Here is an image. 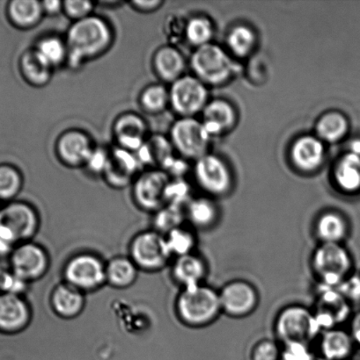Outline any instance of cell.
Listing matches in <instances>:
<instances>
[{
	"mask_svg": "<svg viewBox=\"0 0 360 360\" xmlns=\"http://www.w3.org/2000/svg\"><path fill=\"white\" fill-rule=\"evenodd\" d=\"M112 39L111 27L100 17L90 15L75 21L66 40L69 65L77 69L87 60L101 55L111 45Z\"/></svg>",
	"mask_w": 360,
	"mask_h": 360,
	"instance_id": "cell-1",
	"label": "cell"
},
{
	"mask_svg": "<svg viewBox=\"0 0 360 360\" xmlns=\"http://www.w3.org/2000/svg\"><path fill=\"white\" fill-rule=\"evenodd\" d=\"M175 313L185 326H210L222 313L218 290L206 284L182 288L176 298Z\"/></svg>",
	"mask_w": 360,
	"mask_h": 360,
	"instance_id": "cell-2",
	"label": "cell"
},
{
	"mask_svg": "<svg viewBox=\"0 0 360 360\" xmlns=\"http://www.w3.org/2000/svg\"><path fill=\"white\" fill-rule=\"evenodd\" d=\"M311 266L318 285L337 288L354 269V260L344 243H320L314 252Z\"/></svg>",
	"mask_w": 360,
	"mask_h": 360,
	"instance_id": "cell-3",
	"label": "cell"
},
{
	"mask_svg": "<svg viewBox=\"0 0 360 360\" xmlns=\"http://www.w3.org/2000/svg\"><path fill=\"white\" fill-rule=\"evenodd\" d=\"M274 333L280 345L294 342L312 344L322 331L312 309L299 304H292L278 312L275 319Z\"/></svg>",
	"mask_w": 360,
	"mask_h": 360,
	"instance_id": "cell-4",
	"label": "cell"
},
{
	"mask_svg": "<svg viewBox=\"0 0 360 360\" xmlns=\"http://www.w3.org/2000/svg\"><path fill=\"white\" fill-rule=\"evenodd\" d=\"M40 227V217L30 204L13 200L0 208V238L16 246L32 241Z\"/></svg>",
	"mask_w": 360,
	"mask_h": 360,
	"instance_id": "cell-5",
	"label": "cell"
},
{
	"mask_svg": "<svg viewBox=\"0 0 360 360\" xmlns=\"http://www.w3.org/2000/svg\"><path fill=\"white\" fill-rule=\"evenodd\" d=\"M63 281L85 294L107 284L106 262L97 254L80 252L67 261L63 270Z\"/></svg>",
	"mask_w": 360,
	"mask_h": 360,
	"instance_id": "cell-6",
	"label": "cell"
},
{
	"mask_svg": "<svg viewBox=\"0 0 360 360\" xmlns=\"http://www.w3.org/2000/svg\"><path fill=\"white\" fill-rule=\"evenodd\" d=\"M129 257L139 271L148 273L163 270L173 259L164 235L154 229L134 236L129 246Z\"/></svg>",
	"mask_w": 360,
	"mask_h": 360,
	"instance_id": "cell-7",
	"label": "cell"
},
{
	"mask_svg": "<svg viewBox=\"0 0 360 360\" xmlns=\"http://www.w3.org/2000/svg\"><path fill=\"white\" fill-rule=\"evenodd\" d=\"M190 65L197 79L213 86L225 83L235 70V65L227 53L211 44L197 48Z\"/></svg>",
	"mask_w": 360,
	"mask_h": 360,
	"instance_id": "cell-8",
	"label": "cell"
},
{
	"mask_svg": "<svg viewBox=\"0 0 360 360\" xmlns=\"http://www.w3.org/2000/svg\"><path fill=\"white\" fill-rule=\"evenodd\" d=\"M10 269L28 284L44 278L48 273L51 259L44 247L33 241L14 247L9 257Z\"/></svg>",
	"mask_w": 360,
	"mask_h": 360,
	"instance_id": "cell-9",
	"label": "cell"
},
{
	"mask_svg": "<svg viewBox=\"0 0 360 360\" xmlns=\"http://www.w3.org/2000/svg\"><path fill=\"white\" fill-rule=\"evenodd\" d=\"M351 303L336 288L318 285L312 309L321 331L340 327L352 316Z\"/></svg>",
	"mask_w": 360,
	"mask_h": 360,
	"instance_id": "cell-10",
	"label": "cell"
},
{
	"mask_svg": "<svg viewBox=\"0 0 360 360\" xmlns=\"http://www.w3.org/2000/svg\"><path fill=\"white\" fill-rule=\"evenodd\" d=\"M169 104L182 118L192 117L203 111L207 105L206 86L196 77L183 76L172 83Z\"/></svg>",
	"mask_w": 360,
	"mask_h": 360,
	"instance_id": "cell-11",
	"label": "cell"
},
{
	"mask_svg": "<svg viewBox=\"0 0 360 360\" xmlns=\"http://www.w3.org/2000/svg\"><path fill=\"white\" fill-rule=\"evenodd\" d=\"M171 143L183 157L199 160L206 155L211 136L202 122L192 117L182 118L172 126Z\"/></svg>",
	"mask_w": 360,
	"mask_h": 360,
	"instance_id": "cell-12",
	"label": "cell"
},
{
	"mask_svg": "<svg viewBox=\"0 0 360 360\" xmlns=\"http://www.w3.org/2000/svg\"><path fill=\"white\" fill-rule=\"evenodd\" d=\"M222 313L232 319L252 315L259 303L255 285L244 280H234L218 290Z\"/></svg>",
	"mask_w": 360,
	"mask_h": 360,
	"instance_id": "cell-13",
	"label": "cell"
},
{
	"mask_svg": "<svg viewBox=\"0 0 360 360\" xmlns=\"http://www.w3.org/2000/svg\"><path fill=\"white\" fill-rule=\"evenodd\" d=\"M169 175L163 170L144 172L134 183L132 196L141 210L155 213L166 205L165 193Z\"/></svg>",
	"mask_w": 360,
	"mask_h": 360,
	"instance_id": "cell-14",
	"label": "cell"
},
{
	"mask_svg": "<svg viewBox=\"0 0 360 360\" xmlns=\"http://www.w3.org/2000/svg\"><path fill=\"white\" fill-rule=\"evenodd\" d=\"M195 177L201 188L211 195H224L232 186L231 174L227 165L213 155L206 154L197 160Z\"/></svg>",
	"mask_w": 360,
	"mask_h": 360,
	"instance_id": "cell-15",
	"label": "cell"
},
{
	"mask_svg": "<svg viewBox=\"0 0 360 360\" xmlns=\"http://www.w3.org/2000/svg\"><path fill=\"white\" fill-rule=\"evenodd\" d=\"M31 320L32 309L24 295L0 294V333H23Z\"/></svg>",
	"mask_w": 360,
	"mask_h": 360,
	"instance_id": "cell-16",
	"label": "cell"
},
{
	"mask_svg": "<svg viewBox=\"0 0 360 360\" xmlns=\"http://www.w3.org/2000/svg\"><path fill=\"white\" fill-rule=\"evenodd\" d=\"M93 150L89 136L77 130L63 133L56 142L58 158L69 167L86 165Z\"/></svg>",
	"mask_w": 360,
	"mask_h": 360,
	"instance_id": "cell-17",
	"label": "cell"
},
{
	"mask_svg": "<svg viewBox=\"0 0 360 360\" xmlns=\"http://www.w3.org/2000/svg\"><path fill=\"white\" fill-rule=\"evenodd\" d=\"M140 163L130 151L118 148L109 154L107 168L104 172L109 185L116 188H123L132 181L139 171Z\"/></svg>",
	"mask_w": 360,
	"mask_h": 360,
	"instance_id": "cell-18",
	"label": "cell"
},
{
	"mask_svg": "<svg viewBox=\"0 0 360 360\" xmlns=\"http://www.w3.org/2000/svg\"><path fill=\"white\" fill-rule=\"evenodd\" d=\"M51 306L60 319H76L86 306V294L63 281L56 285L51 292Z\"/></svg>",
	"mask_w": 360,
	"mask_h": 360,
	"instance_id": "cell-19",
	"label": "cell"
},
{
	"mask_svg": "<svg viewBox=\"0 0 360 360\" xmlns=\"http://www.w3.org/2000/svg\"><path fill=\"white\" fill-rule=\"evenodd\" d=\"M314 232L320 243H344L350 233V224L340 212L326 210L316 219Z\"/></svg>",
	"mask_w": 360,
	"mask_h": 360,
	"instance_id": "cell-20",
	"label": "cell"
},
{
	"mask_svg": "<svg viewBox=\"0 0 360 360\" xmlns=\"http://www.w3.org/2000/svg\"><path fill=\"white\" fill-rule=\"evenodd\" d=\"M319 354L325 360L350 359L355 344L349 331L340 327L321 333L318 338Z\"/></svg>",
	"mask_w": 360,
	"mask_h": 360,
	"instance_id": "cell-21",
	"label": "cell"
},
{
	"mask_svg": "<svg viewBox=\"0 0 360 360\" xmlns=\"http://www.w3.org/2000/svg\"><path fill=\"white\" fill-rule=\"evenodd\" d=\"M147 126L139 115L126 114L116 120L114 133L120 148L133 153L146 143Z\"/></svg>",
	"mask_w": 360,
	"mask_h": 360,
	"instance_id": "cell-22",
	"label": "cell"
},
{
	"mask_svg": "<svg viewBox=\"0 0 360 360\" xmlns=\"http://www.w3.org/2000/svg\"><path fill=\"white\" fill-rule=\"evenodd\" d=\"M207 271L206 260L195 252L176 257L171 269L173 278L182 288L203 284Z\"/></svg>",
	"mask_w": 360,
	"mask_h": 360,
	"instance_id": "cell-23",
	"label": "cell"
},
{
	"mask_svg": "<svg viewBox=\"0 0 360 360\" xmlns=\"http://www.w3.org/2000/svg\"><path fill=\"white\" fill-rule=\"evenodd\" d=\"M291 154L292 161L299 170L315 171L323 163V144L315 136H302L292 146Z\"/></svg>",
	"mask_w": 360,
	"mask_h": 360,
	"instance_id": "cell-24",
	"label": "cell"
},
{
	"mask_svg": "<svg viewBox=\"0 0 360 360\" xmlns=\"http://www.w3.org/2000/svg\"><path fill=\"white\" fill-rule=\"evenodd\" d=\"M203 125L211 137L232 129L236 120L234 108L222 100L208 103L203 110Z\"/></svg>",
	"mask_w": 360,
	"mask_h": 360,
	"instance_id": "cell-25",
	"label": "cell"
},
{
	"mask_svg": "<svg viewBox=\"0 0 360 360\" xmlns=\"http://www.w3.org/2000/svg\"><path fill=\"white\" fill-rule=\"evenodd\" d=\"M153 65L157 75L165 82L171 84L182 77L185 69V58L172 46L159 49L154 56Z\"/></svg>",
	"mask_w": 360,
	"mask_h": 360,
	"instance_id": "cell-26",
	"label": "cell"
},
{
	"mask_svg": "<svg viewBox=\"0 0 360 360\" xmlns=\"http://www.w3.org/2000/svg\"><path fill=\"white\" fill-rule=\"evenodd\" d=\"M7 19L14 27L27 30L35 26L44 15L42 2L37 0H12L7 3Z\"/></svg>",
	"mask_w": 360,
	"mask_h": 360,
	"instance_id": "cell-27",
	"label": "cell"
},
{
	"mask_svg": "<svg viewBox=\"0 0 360 360\" xmlns=\"http://www.w3.org/2000/svg\"><path fill=\"white\" fill-rule=\"evenodd\" d=\"M139 268L130 257L118 256L106 262V282L116 289H125L135 283Z\"/></svg>",
	"mask_w": 360,
	"mask_h": 360,
	"instance_id": "cell-28",
	"label": "cell"
},
{
	"mask_svg": "<svg viewBox=\"0 0 360 360\" xmlns=\"http://www.w3.org/2000/svg\"><path fill=\"white\" fill-rule=\"evenodd\" d=\"M334 179L342 192H360V157L349 153L340 158L334 171Z\"/></svg>",
	"mask_w": 360,
	"mask_h": 360,
	"instance_id": "cell-29",
	"label": "cell"
},
{
	"mask_svg": "<svg viewBox=\"0 0 360 360\" xmlns=\"http://www.w3.org/2000/svg\"><path fill=\"white\" fill-rule=\"evenodd\" d=\"M21 75L35 86H45L51 77L52 68L38 55L35 49H27L20 58Z\"/></svg>",
	"mask_w": 360,
	"mask_h": 360,
	"instance_id": "cell-30",
	"label": "cell"
},
{
	"mask_svg": "<svg viewBox=\"0 0 360 360\" xmlns=\"http://www.w3.org/2000/svg\"><path fill=\"white\" fill-rule=\"evenodd\" d=\"M186 220L190 225L199 229L213 227L218 221L220 211L217 205L208 198L190 200L185 207Z\"/></svg>",
	"mask_w": 360,
	"mask_h": 360,
	"instance_id": "cell-31",
	"label": "cell"
},
{
	"mask_svg": "<svg viewBox=\"0 0 360 360\" xmlns=\"http://www.w3.org/2000/svg\"><path fill=\"white\" fill-rule=\"evenodd\" d=\"M349 129L347 119L340 112H329L319 119L316 132L321 139L335 143L347 136Z\"/></svg>",
	"mask_w": 360,
	"mask_h": 360,
	"instance_id": "cell-32",
	"label": "cell"
},
{
	"mask_svg": "<svg viewBox=\"0 0 360 360\" xmlns=\"http://www.w3.org/2000/svg\"><path fill=\"white\" fill-rule=\"evenodd\" d=\"M23 186V175L16 167L9 164H0V202L15 200Z\"/></svg>",
	"mask_w": 360,
	"mask_h": 360,
	"instance_id": "cell-33",
	"label": "cell"
},
{
	"mask_svg": "<svg viewBox=\"0 0 360 360\" xmlns=\"http://www.w3.org/2000/svg\"><path fill=\"white\" fill-rule=\"evenodd\" d=\"M164 236L172 257L176 259V257L194 252L197 243L196 236L185 226L173 229Z\"/></svg>",
	"mask_w": 360,
	"mask_h": 360,
	"instance_id": "cell-34",
	"label": "cell"
},
{
	"mask_svg": "<svg viewBox=\"0 0 360 360\" xmlns=\"http://www.w3.org/2000/svg\"><path fill=\"white\" fill-rule=\"evenodd\" d=\"M185 220V208L167 204L155 212L154 229L162 235H166L173 229L181 227Z\"/></svg>",
	"mask_w": 360,
	"mask_h": 360,
	"instance_id": "cell-35",
	"label": "cell"
},
{
	"mask_svg": "<svg viewBox=\"0 0 360 360\" xmlns=\"http://www.w3.org/2000/svg\"><path fill=\"white\" fill-rule=\"evenodd\" d=\"M35 49L51 68L61 65L68 56L66 41L56 37L42 39Z\"/></svg>",
	"mask_w": 360,
	"mask_h": 360,
	"instance_id": "cell-36",
	"label": "cell"
},
{
	"mask_svg": "<svg viewBox=\"0 0 360 360\" xmlns=\"http://www.w3.org/2000/svg\"><path fill=\"white\" fill-rule=\"evenodd\" d=\"M141 107L149 114H159L169 104V91L161 84H153L146 88L140 95Z\"/></svg>",
	"mask_w": 360,
	"mask_h": 360,
	"instance_id": "cell-37",
	"label": "cell"
},
{
	"mask_svg": "<svg viewBox=\"0 0 360 360\" xmlns=\"http://www.w3.org/2000/svg\"><path fill=\"white\" fill-rule=\"evenodd\" d=\"M228 44L235 55L244 58L255 47L256 35L248 27H236L229 34Z\"/></svg>",
	"mask_w": 360,
	"mask_h": 360,
	"instance_id": "cell-38",
	"label": "cell"
},
{
	"mask_svg": "<svg viewBox=\"0 0 360 360\" xmlns=\"http://www.w3.org/2000/svg\"><path fill=\"white\" fill-rule=\"evenodd\" d=\"M213 34L210 20L206 18L196 17L190 20L185 27V37L190 44L197 48L209 44Z\"/></svg>",
	"mask_w": 360,
	"mask_h": 360,
	"instance_id": "cell-39",
	"label": "cell"
},
{
	"mask_svg": "<svg viewBox=\"0 0 360 360\" xmlns=\"http://www.w3.org/2000/svg\"><path fill=\"white\" fill-rule=\"evenodd\" d=\"M190 190L185 181L181 179H176L169 181L166 189V205H174V206L185 208L190 202Z\"/></svg>",
	"mask_w": 360,
	"mask_h": 360,
	"instance_id": "cell-40",
	"label": "cell"
},
{
	"mask_svg": "<svg viewBox=\"0 0 360 360\" xmlns=\"http://www.w3.org/2000/svg\"><path fill=\"white\" fill-rule=\"evenodd\" d=\"M28 285L27 282L13 274L10 268L0 267V294L24 295Z\"/></svg>",
	"mask_w": 360,
	"mask_h": 360,
	"instance_id": "cell-41",
	"label": "cell"
},
{
	"mask_svg": "<svg viewBox=\"0 0 360 360\" xmlns=\"http://www.w3.org/2000/svg\"><path fill=\"white\" fill-rule=\"evenodd\" d=\"M282 347L280 342L263 338L252 347V360H280Z\"/></svg>",
	"mask_w": 360,
	"mask_h": 360,
	"instance_id": "cell-42",
	"label": "cell"
},
{
	"mask_svg": "<svg viewBox=\"0 0 360 360\" xmlns=\"http://www.w3.org/2000/svg\"><path fill=\"white\" fill-rule=\"evenodd\" d=\"M280 360H317L316 352L312 347V344L288 343L281 345Z\"/></svg>",
	"mask_w": 360,
	"mask_h": 360,
	"instance_id": "cell-43",
	"label": "cell"
},
{
	"mask_svg": "<svg viewBox=\"0 0 360 360\" xmlns=\"http://www.w3.org/2000/svg\"><path fill=\"white\" fill-rule=\"evenodd\" d=\"M94 9V4L90 1H82V0H68L63 2V11L66 15L77 21L85 19L91 15Z\"/></svg>",
	"mask_w": 360,
	"mask_h": 360,
	"instance_id": "cell-44",
	"label": "cell"
},
{
	"mask_svg": "<svg viewBox=\"0 0 360 360\" xmlns=\"http://www.w3.org/2000/svg\"><path fill=\"white\" fill-rule=\"evenodd\" d=\"M349 302H360V276L352 274L337 288Z\"/></svg>",
	"mask_w": 360,
	"mask_h": 360,
	"instance_id": "cell-45",
	"label": "cell"
},
{
	"mask_svg": "<svg viewBox=\"0 0 360 360\" xmlns=\"http://www.w3.org/2000/svg\"><path fill=\"white\" fill-rule=\"evenodd\" d=\"M109 154L102 149H94L87 162V167L94 174H104L108 167Z\"/></svg>",
	"mask_w": 360,
	"mask_h": 360,
	"instance_id": "cell-46",
	"label": "cell"
},
{
	"mask_svg": "<svg viewBox=\"0 0 360 360\" xmlns=\"http://www.w3.org/2000/svg\"><path fill=\"white\" fill-rule=\"evenodd\" d=\"M160 0H150V1H134L132 2L134 8L141 11V12H151L156 10L162 5Z\"/></svg>",
	"mask_w": 360,
	"mask_h": 360,
	"instance_id": "cell-47",
	"label": "cell"
},
{
	"mask_svg": "<svg viewBox=\"0 0 360 360\" xmlns=\"http://www.w3.org/2000/svg\"><path fill=\"white\" fill-rule=\"evenodd\" d=\"M355 345L360 347V311L352 316L351 329L349 330Z\"/></svg>",
	"mask_w": 360,
	"mask_h": 360,
	"instance_id": "cell-48",
	"label": "cell"
},
{
	"mask_svg": "<svg viewBox=\"0 0 360 360\" xmlns=\"http://www.w3.org/2000/svg\"><path fill=\"white\" fill-rule=\"evenodd\" d=\"M42 9L44 12L49 14V15H56L63 11V2L58 0H52V1L42 2Z\"/></svg>",
	"mask_w": 360,
	"mask_h": 360,
	"instance_id": "cell-49",
	"label": "cell"
},
{
	"mask_svg": "<svg viewBox=\"0 0 360 360\" xmlns=\"http://www.w3.org/2000/svg\"><path fill=\"white\" fill-rule=\"evenodd\" d=\"M14 245H11L10 243L5 241V240L0 238V257H10L12 253Z\"/></svg>",
	"mask_w": 360,
	"mask_h": 360,
	"instance_id": "cell-50",
	"label": "cell"
},
{
	"mask_svg": "<svg viewBox=\"0 0 360 360\" xmlns=\"http://www.w3.org/2000/svg\"><path fill=\"white\" fill-rule=\"evenodd\" d=\"M350 153L360 157V139H355L352 141L350 144Z\"/></svg>",
	"mask_w": 360,
	"mask_h": 360,
	"instance_id": "cell-51",
	"label": "cell"
},
{
	"mask_svg": "<svg viewBox=\"0 0 360 360\" xmlns=\"http://www.w3.org/2000/svg\"><path fill=\"white\" fill-rule=\"evenodd\" d=\"M347 360H350V359H347Z\"/></svg>",
	"mask_w": 360,
	"mask_h": 360,
	"instance_id": "cell-52",
	"label": "cell"
},
{
	"mask_svg": "<svg viewBox=\"0 0 360 360\" xmlns=\"http://www.w3.org/2000/svg\"><path fill=\"white\" fill-rule=\"evenodd\" d=\"M0 208H1V207H0Z\"/></svg>",
	"mask_w": 360,
	"mask_h": 360,
	"instance_id": "cell-53",
	"label": "cell"
}]
</instances>
